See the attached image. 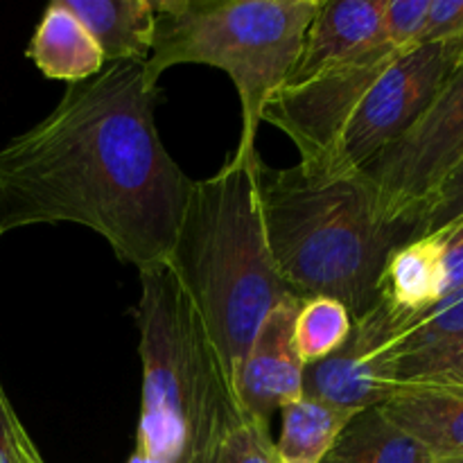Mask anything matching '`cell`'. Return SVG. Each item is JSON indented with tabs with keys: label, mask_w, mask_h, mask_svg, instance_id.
<instances>
[{
	"label": "cell",
	"mask_w": 463,
	"mask_h": 463,
	"mask_svg": "<svg viewBox=\"0 0 463 463\" xmlns=\"http://www.w3.org/2000/svg\"><path fill=\"white\" fill-rule=\"evenodd\" d=\"M156 102L140 61L68 84L43 120L0 147V235L68 222L138 271L163 265L194 181L163 145Z\"/></svg>",
	"instance_id": "obj_1"
},
{
	"label": "cell",
	"mask_w": 463,
	"mask_h": 463,
	"mask_svg": "<svg viewBox=\"0 0 463 463\" xmlns=\"http://www.w3.org/2000/svg\"><path fill=\"white\" fill-rule=\"evenodd\" d=\"M258 193L271 256L294 297L335 298L353 319L380 301L384 265L411 235L384 217L362 172L260 163Z\"/></svg>",
	"instance_id": "obj_2"
},
{
	"label": "cell",
	"mask_w": 463,
	"mask_h": 463,
	"mask_svg": "<svg viewBox=\"0 0 463 463\" xmlns=\"http://www.w3.org/2000/svg\"><path fill=\"white\" fill-rule=\"evenodd\" d=\"M260 163L233 152L215 175L194 181L165 260L231 380L267 315L294 297L267 242Z\"/></svg>",
	"instance_id": "obj_3"
},
{
	"label": "cell",
	"mask_w": 463,
	"mask_h": 463,
	"mask_svg": "<svg viewBox=\"0 0 463 463\" xmlns=\"http://www.w3.org/2000/svg\"><path fill=\"white\" fill-rule=\"evenodd\" d=\"M138 274L143 392L127 463H208L244 416L233 380L170 267L163 262Z\"/></svg>",
	"instance_id": "obj_4"
},
{
	"label": "cell",
	"mask_w": 463,
	"mask_h": 463,
	"mask_svg": "<svg viewBox=\"0 0 463 463\" xmlns=\"http://www.w3.org/2000/svg\"><path fill=\"white\" fill-rule=\"evenodd\" d=\"M321 0H154L156 36L145 61L154 81L179 63L226 72L240 98L235 154L258 156L262 111L288 84Z\"/></svg>",
	"instance_id": "obj_5"
},
{
	"label": "cell",
	"mask_w": 463,
	"mask_h": 463,
	"mask_svg": "<svg viewBox=\"0 0 463 463\" xmlns=\"http://www.w3.org/2000/svg\"><path fill=\"white\" fill-rule=\"evenodd\" d=\"M463 161V52L420 120L362 170L384 217L416 235L425 203Z\"/></svg>",
	"instance_id": "obj_6"
},
{
	"label": "cell",
	"mask_w": 463,
	"mask_h": 463,
	"mask_svg": "<svg viewBox=\"0 0 463 463\" xmlns=\"http://www.w3.org/2000/svg\"><path fill=\"white\" fill-rule=\"evenodd\" d=\"M461 52L463 41H437L398 54L353 111L328 163L362 172L401 140L428 111Z\"/></svg>",
	"instance_id": "obj_7"
},
{
	"label": "cell",
	"mask_w": 463,
	"mask_h": 463,
	"mask_svg": "<svg viewBox=\"0 0 463 463\" xmlns=\"http://www.w3.org/2000/svg\"><path fill=\"white\" fill-rule=\"evenodd\" d=\"M401 52L405 50L384 43L303 84L283 86L262 111V122L297 145L298 161H328L353 111Z\"/></svg>",
	"instance_id": "obj_8"
},
{
	"label": "cell",
	"mask_w": 463,
	"mask_h": 463,
	"mask_svg": "<svg viewBox=\"0 0 463 463\" xmlns=\"http://www.w3.org/2000/svg\"><path fill=\"white\" fill-rule=\"evenodd\" d=\"M398 321L383 301L353 319L346 342L321 362L303 369V396L357 414L383 407L396 393L392 342Z\"/></svg>",
	"instance_id": "obj_9"
},
{
	"label": "cell",
	"mask_w": 463,
	"mask_h": 463,
	"mask_svg": "<svg viewBox=\"0 0 463 463\" xmlns=\"http://www.w3.org/2000/svg\"><path fill=\"white\" fill-rule=\"evenodd\" d=\"M301 298H285L258 328L251 348L235 369L233 389L240 407L251 419L269 423L283 407L303 398L306 364L294 346V319Z\"/></svg>",
	"instance_id": "obj_10"
},
{
	"label": "cell",
	"mask_w": 463,
	"mask_h": 463,
	"mask_svg": "<svg viewBox=\"0 0 463 463\" xmlns=\"http://www.w3.org/2000/svg\"><path fill=\"white\" fill-rule=\"evenodd\" d=\"M384 43H389L384 39V0L319 3L307 27L301 57L285 86L303 84Z\"/></svg>",
	"instance_id": "obj_11"
},
{
	"label": "cell",
	"mask_w": 463,
	"mask_h": 463,
	"mask_svg": "<svg viewBox=\"0 0 463 463\" xmlns=\"http://www.w3.org/2000/svg\"><path fill=\"white\" fill-rule=\"evenodd\" d=\"M380 410L432 459H463L461 387L398 384L396 393Z\"/></svg>",
	"instance_id": "obj_12"
},
{
	"label": "cell",
	"mask_w": 463,
	"mask_h": 463,
	"mask_svg": "<svg viewBox=\"0 0 463 463\" xmlns=\"http://www.w3.org/2000/svg\"><path fill=\"white\" fill-rule=\"evenodd\" d=\"M68 12L86 27L104 63L152 57L156 36L154 0H63Z\"/></svg>",
	"instance_id": "obj_13"
},
{
	"label": "cell",
	"mask_w": 463,
	"mask_h": 463,
	"mask_svg": "<svg viewBox=\"0 0 463 463\" xmlns=\"http://www.w3.org/2000/svg\"><path fill=\"white\" fill-rule=\"evenodd\" d=\"M27 57L48 80L68 84L90 80L107 66L93 36L68 12L63 0L45 7L27 48Z\"/></svg>",
	"instance_id": "obj_14"
},
{
	"label": "cell",
	"mask_w": 463,
	"mask_h": 463,
	"mask_svg": "<svg viewBox=\"0 0 463 463\" xmlns=\"http://www.w3.org/2000/svg\"><path fill=\"white\" fill-rule=\"evenodd\" d=\"M441 298L439 253L432 235H419L393 249L380 280V301L398 328L437 306Z\"/></svg>",
	"instance_id": "obj_15"
},
{
	"label": "cell",
	"mask_w": 463,
	"mask_h": 463,
	"mask_svg": "<svg viewBox=\"0 0 463 463\" xmlns=\"http://www.w3.org/2000/svg\"><path fill=\"white\" fill-rule=\"evenodd\" d=\"M432 457L383 414L357 411L321 463H428Z\"/></svg>",
	"instance_id": "obj_16"
},
{
	"label": "cell",
	"mask_w": 463,
	"mask_h": 463,
	"mask_svg": "<svg viewBox=\"0 0 463 463\" xmlns=\"http://www.w3.org/2000/svg\"><path fill=\"white\" fill-rule=\"evenodd\" d=\"M459 346H463V289L450 294L396 330L389 351L393 378L398 383L411 366Z\"/></svg>",
	"instance_id": "obj_17"
},
{
	"label": "cell",
	"mask_w": 463,
	"mask_h": 463,
	"mask_svg": "<svg viewBox=\"0 0 463 463\" xmlns=\"http://www.w3.org/2000/svg\"><path fill=\"white\" fill-rule=\"evenodd\" d=\"M280 437L276 443L280 463H321L355 414L333 410L312 398H298L280 410Z\"/></svg>",
	"instance_id": "obj_18"
},
{
	"label": "cell",
	"mask_w": 463,
	"mask_h": 463,
	"mask_svg": "<svg viewBox=\"0 0 463 463\" xmlns=\"http://www.w3.org/2000/svg\"><path fill=\"white\" fill-rule=\"evenodd\" d=\"M353 328V315L344 303L328 297L301 301L294 319V346L306 366L337 351Z\"/></svg>",
	"instance_id": "obj_19"
},
{
	"label": "cell",
	"mask_w": 463,
	"mask_h": 463,
	"mask_svg": "<svg viewBox=\"0 0 463 463\" xmlns=\"http://www.w3.org/2000/svg\"><path fill=\"white\" fill-rule=\"evenodd\" d=\"M208 463H280L269 423L244 414L220 439Z\"/></svg>",
	"instance_id": "obj_20"
},
{
	"label": "cell",
	"mask_w": 463,
	"mask_h": 463,
	"mask_svg": "<svg viewBox=\"0 0 463 463\" xmlns=\"http://www.w3.org/2000/svg\"><path fill=\"white\" fill-rule=\"evenodd\" d=\"M428 12L430 0H384V39L396 50L419 45Z\"/></svg>",
	"instance_id": "obj_21"
},
{
	"label": "cell",
	"mask_w": 463,
	"mask_h": 463,
	"mask_svg": "<svg viewBox=\"0 0 463 463\" xmlns=\"http://www.w3.org/2000/svg\"><path fill=\"white\" fill-rule=\"evenodd\" d=\"M463 213V161L446 179L441 181L437 190L432 193V197L425 203L423 213L419 217V224H416V235H428L439 231L441 226L450 224L452 220H457Z\"/></svg>",
	"instance_id": "obj_22"
},
{
	"label": "cell",
	"mask_w": 463,
	"mask_h": 463,
	"mask_svg": "<svg viewBox=\"0 0 463 463\" xmlns=\"http://www.w3.org/2000/svg\"><path fill=\"white\" fill-rule=\"evenodd\" d=\"M432 235L439 253V274H441V298L463 289V213L450 224L441 226Z\"/></svg>",
	"instance_id": "obj_23"
},
{
	"label": "cell",
	"mask_w": 463,
	"mask_h": 463,
	"mask_svg": "<svg viewBox=\"0 0 463 463\" xmlns=\"http://www.w3.org/2000/svg\"><path fill=\"white\" fill-rule=\"evenodd\" d=\"M423 383V384H446V387L463 389V346L448 351L443 355L430 357L420 364L411 366L401 375L398 384Z\"/></svg>",
	"instance_id": "obj_24"
},
{
	"label": "cell",
	"mask_w": 463,
	"mask_h": 463,
	"mask_svg": "<svg viewBox=\"0 0 463 463\" xmlns=\"http://www.w3.org/2000/svg\"><path fill=\"white\" fill-rule=\"evenodd\" d=\"M463 41V0H430L420 43Z\"/></svg>",
	"instance_id": "obj_25"
},
{
	"label": "cell",
	"mask_w": 463,
	"mask_h": 463,
	"mask_svg": "<svg viewBox=\"0 0 463 463\" xmlns=\"http://www.w3.org/2000/svg\"><path fill=\"white\" fill-rule=\"evenodd\" d=\"M16 416L12 402L5 396L0 387V463H14V441H12V420Z\"/></svg>",
	"instance_id": "obj_26"
},
{
	"label": "cell",
	"mask_w": 463,
	"mask_h": 463,
	"mask_svg": "<svg viewBox=\"0 0 463 463\" xmlns=\"http://www.w3.org/2000/svg\"><path fill=\"white\" fill-rule=\"evenodd\" d=\"M12 441H14V455H16L18 463H45L41 459L39 450H36L30 434L25 432L23 423L18 420V416H14L12 420Z\"/></svg>",
	"instance_id": "obj_27"
},
{
	"label": "cell",
	"mask_w": 463,
	"mask_h": 463,
	"mask_svg": "<svg viewBox=\"0 0 463 463\" xmlns=\"http://www.w3.org/2000/svg\"><path fill=\"white\" fill-rule=\"evenodd\" d=\"M428 463H463V459H430Z\"/></svg>",
	"instance_id": "obj_28"
},
{
	"label": "cell",
	"mask_w": 463,
	"mask_h": 463,
	"mask_svg": "<svg viewBox=\"0 0 463 463\" xmlns=\"http://www.w3.org/2000/svg\"><path fill=\"white\" fill-rule=\"evenodd\" d=\"M14 463H18V459H16V455H14Z\"/></svg>",
	"instance_id": "obj_29"
}]
</instances>
